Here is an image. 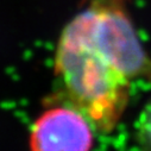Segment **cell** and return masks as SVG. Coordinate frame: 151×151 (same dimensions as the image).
<instances>
[{"label":"cell","mask_w":151,"mask_h":151,"mask_svg":"<svg viewBox=\"0 0 151 151\" xmlns=\"http://www.w3.org/2000/svg\"><path fill=\"white\" fill-rule=\"evenodd\" d=\"M92 124L74 107L58 104L36 119L30 132L31 151H91Z\"/></svg>","instance_id":"cell-2"},{"label":"cell","mask_w":151,"mask_h":151,"mask_svg":"<svg viewBox=\"0 0 151 151\" xmlns=\"http://www.w3.org/2000/svg\"><path fill=\"white\" fill-rule=\"evenodd\" d=\"M137 138L144 151H151V100L146 104L138 118Z\"/></svg>","instance_id":"cell-3"},{"label":"cell","mask_w":151,"mask_h":151,"mask_svg":"<svg viewBox=\"0 0 151 151\" xmlns=\"http://www.w3.org/2000/svg\"><path fill=\"white\" fill-rule=\"evenodd\" d=\"M129 0H81V11L63 29L57 47L94 57L129 79L151 82V56L129 13Z\"/></svg>","instance_id":"cell-1"}]
</instances>
